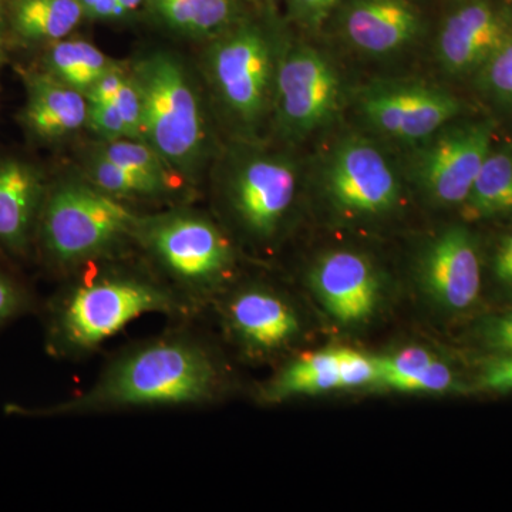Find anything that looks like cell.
<instances>
[{"label": "cell", "mask_w": 512, "mask_h": 512, "mask_svg": "<svg viewBox=\"0 0 512 512\" xmlns=\"http://www.w3.org/2000/svg\"><path fill=\"white\" fill-rule=\"evenodd\" d=\"M134 244L197 316L237 279V252L228 232L187 205L141 214Z\"/></svg>", "instance_id": "4"}, {"label": "cell", "mask_w": 512, "mask_h": 512, "mask_svg": "<svg viewBox=\"0 0 512 512\" xmlns=\"http://www.w3.org/2000/svg\"><path fill=\"white\" fill-rule=\"evenodd\" d=\"M320 184L333 210L349 220L386 217L402 201V183L392 161L359 136L333 146L323 160Z\"/></svg>", "instance_id": "8"}, {"label": "cell", "mask_w": 512, "mask_h": 512, "mask_svg": "<svg viewBox=\"0 0 512 512\" xmlns=\"http://www.w3.org/2000/svg\"><path fill=\"white\" fill-rule=\"evenodd\" d=\"M298 195V165L265 148H232L215 175L214 200L221 217L256 248L272 247L284 234Z\"/></svg>", "instance_id": "6"}, {"label": "cell", "mask_w": 512, "mask_h": 512, "mask_svg": "<svg viewBox=\"0 0 512 512\" xmlns=\"http://www.w3.org/2000/svg\"><path fill=\"white\" fill-rule=\"evenodd\" d=\"M420 279L431 301L448 312L473 308L481 292V261L476 242L463 227L444 229L420 259Z\"/></svg>", "instance_id": "14"}, {"label": "cell", "mask_w": 512, "mask_h": 512, "mask_svg": "<svg viewBox=\"0 0 512 512\" xmlns=\"http://www.w3.org/2000/svg\"><path fill=\"white\" fill-rule=\"evenodd\" d=\"M466 221L512 214V153L490 151L467 200L460 205Z\"/></svg>", "instance_id": "23"}, {"label": "cell", "mask_w": 512, "mask_h": 512, "mask_svg": "<svg viewBox=\"0 0 512 512\" xmlns=\"http://www.w3.org/2000/svg\"><path fill=\"white\" fill-rule=\"evenodd\" d=\"M93 150L126 170L163 185L174 194H177L181 185L184 184V181L168 167L163 157L144 140L120 138V140L100 141Z\"/></svg>", "instance_id": "25"}, {"label": "cell", "mask_w": 512, "mask_h": 512, "mask_svg": "<svg viewBox=\"0 0 512 512\" xmlns=\"http://www.w3.org/2000/svg\"><path fill=\"white\" fill-rule=\"evenodd\" d=\"M478 72L485 89L501 103L512 106V32Z\"/></svg>", "instance_id": "27"}, {"label": "cell", "mask_w": 512, "mask_h": 512, "mask_svg": "<svg viewBox=\"0 0 512 512\" xmlns=\"http://www.w3.org/2000/svg\"><path fill=\"white\" fill-rule=\"evenodd\" d=\"M511 32L510 22L488 0H467L441 23L437 57L454 76L478 72Z\"/></svg>", "instance_id": "17"}, {"label": "cell", "mask_w": 512, "mask_h": 512, "mask_svg": "<svg viewBox=\"0 0 512 512\" xmlns=\"http://www.w3.org/2000/svg\"><path fill=\"white\" fill-rule=\"evenodd\" d=\"M336 389H340L338 353L328 349L299 357L282 367L259 387L258 397L261 402L274 404Z\"/></svg>", "instance_id": "20"}, {"label": "cell", "mask_w": 512, "mask_h": 512, "mask_svg": "<svg viewBox=\"0 0 512 512\" xmlns=\"http://www.w3.org/2000/svg\"><path fill=\"white\" fill-rule=\"evenodd\" d=\"M114 63L93 43L66 37L45 47L40 70L86 96Z\"/></svg>", "instance_id": "22"}, {"label": "cell", "mask_w": 512, "mask_h": 512, "mask_svg": "<svg viewBox=\"0 0 512 512\" xmlns=\"http://www.w3.org/2000/svg\"><path fill=\"white\" fill-rule=\"evenodd\" d=\"M481 345L500 356L512 355V311L490 316L478 326Z\"/></svg>", "instance_id": "33"}, {"label": "cell", "mask_w": 512, "mask_h": 512, "mask_svg": "<svg viewBox=\"0 0 512 512\" xmlns=\"http://www.w3.org/2000/svg\"><path fill=\"white\" fill-rule=\"evenodd\" d=\"M340 389H356L379 382L376 359L350 349H336Z\"/></svg>", "instance_id": "29"}, {"label": "cell", "mask_w": 512, "mask_h": 512, "mask_svg": "<svg viewBox=\"0 0 512 512\" xmlns=\"http://www.w3.org/2000/svg\"><path fill=\"white\" fill-rule=\"evenodd\" d=\"M86 127L90 128L100 141L128 138L127 128L113 101H89Z\"/></svg>", "instance_id": "32"}, {"label": "cell", "mask_w": 512, "mask_h": 512, "mask_svg": "<svg viewBox=\"0 0 512 512\" xmlns=\"http://www.w3.org/2000/svg\"><path fill=\"white\" fill-rule=\"evenodd\" d=\"M281 52L274 37L251 22L234 23L208 46V82L221 110L244 136L255 134L272 116Z\"/></svg>", "instance_id": "7"}, {"label": "cell", "mask_w": 512, "mask_h": 512, "mask_svg": "<svg viewBox=\"0 0 512 512\" xmlns=\"http://www.w3.org/2000/svg\"><path fill=\"white\" fill-rule=\"evenodd\" d=\"M384 384L399 392L444 393L453 389L456 377L446 363L436 359L413 375L397 377Z\"/></svg>", "instance_id": "28"}, {"label": "cell", "mask_w": 512, "mask_h": 512, "mask_svg": "<svg viewBox=\"0 0 512 512\" xmlns=\"http://www.w3.org/2000/svg\"><path fill=\"white\" fill-rule=\"evenodd\" d=\"M25 107L20 121L40 143H56L87 126L89 101L43 70H23Z\"/></svg>", "instance_id": "18"}, {"label": "cell", "mask_w": 512, "mask_h": 512, "mask_svg": "<svg viewBox=\"0 0 512 512\" xmlns=\"http://www.w3.org/2000/svg\"><path fill=\"white\" fill-rule=\"evenodd\" d=\"M8 0H0V42L5 43L6 30H8Z\"/></svg>", "instance_id": "39"}, {"label": "cell", "mask_w": 512, "mask_h": 512, "mask_svg": "<svg viewBox=\"0 0 512 512\" xmlns=\"http://www.w3.org/2000/svg\"><path fill=\"white\" fill-rule=\"evenodd\" d=\"M210 308L225 336L249 359H268L291 348L302 333L292 302L272 286L234 282Z\"/></svg>", "instance_id": "10"}, {"label": "cell", "mask_w": 512, "mask_h": 512, "mask_svg": "<svg viewBox=\"0 0 512 512\" xmlns=\"http://www.w3.org/2000/svg\"><path fill=\"white\" fill-rule=\"evenodd\" d=\"M494 275L498 284L512 291V232L505 237L494 258Z\"/></svg>", "instance_id": "38"}, {"label": "cell", "mask_w": 512, "mask_h": 512, "mask_svg": "<svg viewBox=\"0 0 512 512\" xmlns=\"http://www.w3.org/2000/svg\"><path fill=\"white\" fill-rule=\"evenodd\" d=\"M128 256L84 266L60 279L40 311L47 355L64 362L87 359L146 315L174 322L197 318L140 255L136 262Z\"/></svg>", "instance_id": "2"}, {"label": "cell", "mask_w": 512, "mask_h": 512, "mask_svg": "<svg viewBox=\"0 0 512 512\" xmlns=\"http://www.w3.org/2000/svg\"><path fill=\"white\" fill-rule=\"evenodd\" d=\"M82 177L110 197L128 205L131 202L168 201L175 195L163 185L113 163L93 148L89 156L84 158Z\"/></svg>", "instance_id": "24"}, {"label": "cell", "mask_w": 512, "mask_h": 512, "mask_svg": "<svg viewBox=\"0 0 512 512\" xmlns=\"http://www.w3.org/2000/svg\"><path fill=\"white\" fill-rule=\"evenodd\" d=\"M130 73L143 99V140L194 184L210 154V133L190 70L174 53L154 50L138 57Z\"/></svg>", "instance_id": "5"}, {"label": "cell", "mask_w": 512, "mask_h": 512, "mask_svg": "<svg viewBox=\"0 0 512 512\" xmlns=\"http://www.w3.org/2000/svg\"><path fill=\"white\" fill-rule=\"evenodd\" d=\"M6 62V53H5V43L0 42V69H2L3 64Z\"/></svg>", "instance_id": "41"}, {"label": "cell", "mask_w": 512, "mask_h": 512, "mask_svg": "<svg viewBox=\"0 0 512 512\" xmlns=\"http://www.w3.org/2000/svg\"><path fill=\"white\" fill-rule=\"evenodd\" d=\"M82 5L86 18L96 20H117L127 16L119 0H77Z\"/></svg>", "instance_id": "37"}, {"label": "cell", "mask_w": 512, "mask_h": 512, "mask_svg": "<svg viewBox=\"0 0 512 512\" xmlns=\"http://www.w3.org/2000/svg\"><path fill=\"white\" fill-rule=\"evenodd\" d=\"M128 70L120 63H114L103 76L94 83L92 89L86 94L89 101H113L117 96L124 80L127 79Z\"/></svg>", "instance_id": "35"}, {"label": "cell", "mask_w": 512, "mask_h": 512, "mask_svg": "<svg viewBox=\"0 0 512 512\" xmlns=\"http://www.w3.org/2000/svg\"><path fill=\"white\" fill-rule=\"evenodd\" d=\"M357 104L375 133L404 144L423 143L461 110L453 94L420 82H377L359 94Z\"/></svg>", "instance_id": "11"}, {"label": "cell", "mask_w": 512, "mask_h": 512, "mask_svg": "<svg viewBox=\"0 0 512 512\" xmlns=\"http://www.w3.org/2000/svg\"><path fill=\"white\" fill-rule=\"evenodd\" d=\"M490 151V124H447L414 154V181L434 204L460 207Z\"/></svg>", "instance_id": "12"}, {"label": "cell", "mask_w": 512, "mask_h": 512, "mask_svg": "<svg viewBox=\"0 0 512 512\" xmlns=\"http://www.w3.org/2000/svg\"><path fill=\"white\" fill-rule=\"evenodd\" d=\"M309 284L326 312L345 325L366 322L379 305V278L359 252L338 249L320 256L309 272Z\"/></svg>", "instance_id": "16"}, {"label": "cell", "mask_w": 512, "mask_h": 512, "mask_svg": "<svg viewBox=\"0 0 512 512\" xmlns=\"http://www.w3.org/2000/svg\"><path fill=\"white\" fill-rule=\"evenodd\" d=\"M49 183L30 161L0 156V251L19 264L35 258L37 222Z\"/></svg>", "instance_id": "15"}, {"label": "cell", "mask_w": 512, "mask_h": 512, "mask_svg": "<svg viewBox=\"0 0 512 512\" xmlns=\"http://www.w3.org/2000/svg\"><path fill=\"white\" fill-rule=\"evenodd\" d=\"M140 215L82 175L50 181L37 222L35 258L60 281L84 266L130 255Z\"/></svg>", "instance_id": "3"}, {"label": "cell", "mask_w": 512, "mask_h": 512, "mask_svg": "<svg viewBox=\"0 0 512 512\" xmlns=\"http://www.w3.org/2000/svg\"><path fill=\"white\" fill-rule=\"evenodd\" d=\"M86 18L77 0H10L8 28L20 42L49 46L72 35Z\"/></svg>", "instance_id": "19"}, {"label": "cell", "mask_w": 512, "mask_h": 512, "mask_svg": "<svg viewBox=\"0 0 512 512\" xmlns=\"http://www.w3.org/2000/svg\"><path fill=\"white\" fill-rule=\"evenodd\" d=\"M340 99L342 80L325 53L308 45L282 47L272 117L285 140H302L328 126Z\"/></svg>", "instance_id": "9"}, {"label": "cell", "mask_w": 512, "mask_h": 512, "mask_svg": "<svg viewBox=\"0 0 512 512\" xmlns=\"http://www.w3.org/2000/svg\"><path fill=\"white\" fill-rule=\"evenodd\" d=\"M434 356L423 348H407L394 353V355L379 357L376 359L379 367V382L386 383L389 380L413 375L434 362Z\"/></svg>", "instance_id": "30"}, {"label": "cell", "mask_w": 512, "mask_h": 512, "mask_svg": "<svg viewBox=\"0 0 512 512\" xmlns=\"http://www.w3.org/2000/svg\"><path fill=\"white\" fill-rule=\"evenodd\" d=\"M147 5L165 28L192 39L221 35L237 20L235 0H147Z\"/></svg>", "instance_id": "21"}, {"label": "cell", "mask_w": 512, "mask_h": 512, "mask_svg": "<svg viewBox=\"0 0 512 512\" xmlns=\"http://www.w3.org/2000/svg\"><path fill=\"white\" fill-rule=\"evenodd\" d=\"M481 384L494 392H512V355L501 356L484 370Z\"/></svg>", "instance_id": "36"}, {"label": "cell", "mask_w": 512, "mask_h": 512, "mask_svg": "<svg viewBox=\"0 0 512 512\" xmlns=\"http://www.w3.org/2000/svg\"><path fill=\"white\" fill-rule=\"evenodd\" d=\"M343 42L359 55H400L419 40L424 23L410 0H343L338 10Z\"/></svg>", "instance_id": "13"}, {"label": "cell", "mask_w": 512, "mask_h": 512, "mask_svg": "<svg viewBox=\"0 0 512 512\" xmlns=\"http://www.w3.org/2000/svg\"><path fill=\"white\" fill-rule=\"evenodd\" d=\"M119 3L128 15V13L136 12L141 6L146 5L147 0H119Z\"/></svg>", "instance_id": "40"}, {"label": "cell", "mask_w": 512, "mask_h": 512, "mask_svg": "<svg viewBox=\"0 0 512 512\" xmlns=\"http://www.w3.org/2000/svg\"><path fill=\"white\" fill-rule=\"evenodd\" d=\"M36 309L32 289L10 269L0 265V332Z\"/></svg>", "instance_id": "26"}, {"label": "cell", "mask_w": 512, "mask_h": 512, "mask_svg": "<svg viewBox=\"0 0 512 512\" xmlns=\"http://www.w3.org/2000/svg\"><path fill=\"white\" fill-rule=\"evenodd\" d=\"M227 389L221 357L194 319L138 340L116 353L87 389L46 406L6 404L20 419H73L137 410L194 409L218 402Z\"/></svg>", "instance_id": "1"}, {"label": "cell", "mask_w": 512, "mask_h": 512, "mask_svg": "<svg viewBox=\"0 0 512 512\" xmlns=\"http://www.w3.org/2000/svg\"><path fill=\"white\" fill-rule=\"evenodd\" d=\"M343 0H289V10L296 22L306 28H318L338 10Z\"/></svg>", "instance_id": "34"}, {"label": "cell", "mask_w": 512, "mask_h": 512, "mask_svg": "<svg viewBox=\"0 0 512 512\" xmlns=\"http://www.w3.org/2000/svg\"><path fill=\"white\" fill-rule=\"evenodd\" d=\"M113 103L124 121L128 138L143 140V99H141L140 89H138L137 83L134 82L130 70H128L127 79L124 80L119 93L114 97Z\"/></svg>", "instance_id": "31"}]
</instances>
